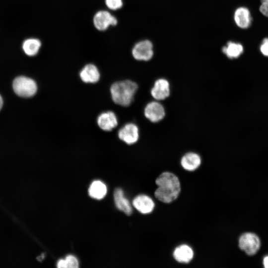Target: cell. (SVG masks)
I'll return each instance as SVG.
<instances>
[{
  "label": "cell",
  "instance_id": "cell-1",
  "mask_svg": "<svg viewBox=\"0 0 268 268\" xmlns=\"http://www.w3.org/2000/svg\"><path fill=\"white\" fill-rule=\"evenodd\" d=\"M155 183L158 188L154 195L159 201L169 203L178 197L181 191L180 183L175 174L168 172H163L157 178Z\"/></svg>",
  "mask_w": 268,
  "mask_h": 268
},
{
  "label": "cell",
  "instance_id": "cell-2",
  "mask_svg": "<svg viewBox=\"0 0 268 268\" xmlns=\"http://www.w3.org/2000/svg\"><path fill=\"white\" fill-rule=\"evenodd\" d=\"M138 89V84L133 80L125 79L116 81L110 87L111 99L118 106L129 107L134 101Z\"/></svg>",
  "mask_w": 268,
  "mask_h": 268
},
{
  "label": "cell",
  "instance_id": "cell-3",
  "mask_svg": "<svg viewBox=\"0 0 268 268\" xmlns=\"http://www.w3.org/2000/svg\"><path fill=\"white\" fill-rule=\"evenodd\" d=\"M12 87L16 94L25 98L34 96L38 89L35 80L24 76L16 77L13 81Z\"/></svg>",
  "mask_w": 268,
  "mask_h": 268
},
{
  "label": "cell",
  "instance_id": "cell-4",
  "mask_svg": "<svg viewBox=\"0 0 268 268\" xmlns=\"http://www.w3.org/2000/svg\"><path fill=\"white\" fill-rule=\"evenodd\" d=\"M117 136L125 144L128 145H134L139 139V128L135 123L127 122L117 128Z\"/></svg>",
  "mask_w": 268,
  "mask_h": 268
},
{
  "label": "cell",
  "instance_id": "cell-5",
  "mask_svg": "<svg viewBox=\"0 0 268 268\" xmlns=\"http://www.w3.org/2000/svg\"><path fill=\"white\" fill-rule=\"evenodd\" d=\"M238 245L240 249L248 256L257 253L261 248V242L259 237L253 232H245L239 237Z\"/></svg>",
  "mask_w": 268,
  "mask_h": 268
},
{
  "label": "cell",
  "instance_id": "cell-6",
  "mask_svg": "<svg viewBox=\"0 0 268 268\" xmlns=\"http://www.w3.org/2000/svg\"><path fill=\"white\" fill-rule=\"evenodd\" d=\"M165 114L163 105L159 101L155 100L147 102L143 109V116L152 123H157L162 121Z\"/></svg>",
  "mask_w": 268,
  "mask_h": 268
},
{
  "label": "cell",
  "instance_id": "cell-7",
  "mask_svg": "<svg viewBox=\"0 0 268 268\" xmlns=\"http://www.w3.org/2000/svg\"><path fill=\"white\" fill-rule=\"evenodd\" d=\"M132 56L137 61L147 62L150 60L153 56L151 42L144 40L137 42L132 48Z\"/></svg>",
  "mask_w": 268,
  "mask_h": 268
},
{
  "label": "cell",
  "instance_id": "cell-8",
  "mask_svg": "<svg viewBox=\"0 0 268 268\" xmlns=\"http://www.w3.org/2000/svg\"><path fill=\"white\" fill-rule=\"evenodd\" d=\"M93 24L97 30L104 31L111 26H116L118 24V20L108 10H100L94 15Z\"/></svg>",
  "mask_w": 268,
  "mask_h": 268
},
{
  "label": "cell",
  "instance_id": "cell-9",
  "mask_svg": "<svg viewBox=\"0 0 268 268\" xmlns=\"http://www.w3.org/2000/svg\"><path fill=\"white\" fill-rule=\"evenodd\" d=\"M96 124L102 131L111 132L119 126V121L116 114L112 110L104 111L98 114Z\"/></svg>",
  "mask_w": 268,
  "mask_h": 268
},
{
  "label": "cell",
  "instance_id": "cell-10",
  "mask_svg": "<svg viewBox=\"0 0 268 268\" xmlns=\"http://www.w3.org/2000/svg\"><path fill=\"white\" fill-rule=\"evenodd\" d=\"M78 75L82 82L86 84H95L100 79L101 72L98 67L93 63L84 64L80 69Z\"/></svg>",
  "mask_w": 268,
  "mask_h": 268
},
{
  "label": "cell",
  "instance_id": "cell-11",
  "mask_svg": "<svg viewBox=\"0 0 268 268\" xmlns=\"http://www.w3.org/2000/svg\"><path fill=\"white\" fill-rule=\"evenodd\" d=\"M170 84L168 80L164 78L157 79L149 90L151 97L155 100L162 101L170 95Z\"/></svg>",
  "mask_w": 268,
  "mask_h": 268
},
{
  "label": "cell",
  "instance_id": "cell-12",
  "mask_svg": "<svg viewBox=\"0 0 268 268\" xmlns=\"http://www.w3.org/2000/svg\"><path fill=\"white\" fill-rule=\"evenodd\" d=\"M134 206L143 214L150 213L154 207V202L148 196L140 195L136 196L133 201Z\"/></svg>",
  "mask_w": 268,
  "mask_h": 268
},
{
  "label": "cell",
  "instance_id": "cell-13",
  "mask_svg": "<svg viewBox=\"0 0 268 268\" xmlns=\"http://www.w3.org/2000/svg\"><path fill=\"white\" fill-rule=\"evenodd\" d=\"M234 19L236 24L240 28L247 29L252 23L249 10L245 7H239L234 12Z\"/></svg>",
  "mask_w": 268,
  "mask_h": 268
},
{
  "label": "cell",
  "instance_id": "cell-14",
  "mask_svg": "<svg viewBox=\"0 0 268 268\" xmlns=\"http://www.w3.org/2000/svg\"><path fill=\"white\" fill-rule=\"evenodd\" d=\"M201 164V157L198 153L193 152L186 153L181 159L182 167L189 171L195 170L199 168Z\"/></svg>",
  "mask_w": 268,
  "mask_h": 268
},
{
  "label": "cell",
  "instance_id": "cell-15",
  "mask_svg": "<svg viewBox=\"0 0 268 268\" xmlns=\"http://www.w3.org/2000/svg\"><path fill=\"white\" fill-rule=\"evenodd\" d=\"M114 200L117 208L123 211L127 215H131L132 213V208L130 203L124 194L121 188H117L114 193Z\"/></svg>",
  "mask_w": 268,
  "mask_h": 268
},
{
  "label": "cell",
  "instance_id": "cell-16",
  "mask_svg": "<svg viewBox=\"0 0 268 268\" xmlns=\"http://www.w3.org/2000/svg\"><path fill=\"white\" fill-rule=\"evenodd\" d=\"M194 252L191 247L187 245L177 247L173 252L175 260L179 263H188L193 259Z\"/></svg>",
  "mask_w": 268,
  "mask_h": 268
},
{
  "label": "cell",
  "instance_id": "cell-17",
  "mask_svg": "<svg viewBox=\"0 0 268 268\" xmlns=\"http://www.w3.org/2000/svg\"><path fill=\"white\" fill-rule=\"evenodd\" d=\"M41 41L35 38H30L25 40L22 45L24 53L30 57L36 55L41 47Z\"/></svg>",
  "mask_w": 268,
  "mask_h": 268
},
{
  "label": "cell",
  "instance_id": "cell-18",
  "mask_svg": "<svg viewBox=\"0 0 268 268\" xmlns=\"http://www.w3.org/2000/svg\"><path fill=\"white\" fill-rule=\"evenodd\" d=\"M107 187L102 182L96 180L93 181L88 189V194L90 197L101 200L103 199L107 193Z\"/></svg>",
  "mask_w": 268,
  "mask_h": 268
},
{
  "label": "cell",
  "instance_id": "cell-19",
  "mask_svg": "<svg viewBox=\"0 0 268 268\" xmlns=\"http://www.w3.org/2000/svg\"><path fill=\"white\" fill-rule=\"evenodd\" d=\"M242 44L229 41L225 46L222 48V52L229 59H236L240 57L243 52Z\"/></svg>",
  "mask_w": 268,
  "mask_h": 268
},
{
  "label": "cell",
  "instance_id": "cell-20",
  "mask_svg": "<svg viewBox=\"0 0 268 268\" xmlns=\"http://www.w3.org/2000/svg\"><path fill=\"white\" fill-rule=\"evenodd\" d=\"M78 266L77 259L72 255H68L65 259H60L57 263L58 268H77Z\"/></svg>",
  "mask_w": 268,
  "mask_h": 268
},
{
  "label": "cell",
  "instance_id": "cell-21",
  "mask_svg": "<svg viewBox=\"0 0 268 268\" xmlns=\"http://www.w3.org/2000/svg\"><path fill=\"white\" fill-rule=\"evenodd\" d=\"M106 7L110 10H117L123 6V0H105Z\"/></svg>",
  "mask_w": 268,
  "mask_h": 268
},
{
  "label": "cell",
  "instance_id": "cell-22",
  "mask_svg": "<svg viewBox=\"0 0 268 268\" xmlns=\"http://www.w3.org/2000/svg\"><path fill=\"white\" fill-rule=\"evenodd\" d=\"M260 50L264 56L268 57V38H265L263 40Z\"/></svg>",
  "mask_w": 268,
  "mask_h": 268
},
{
  "label": "cell",
  "instance_id": "cell-23",
  "mask_svg": "<svg viewBox=\"0 0 268 268\" xmlns=\"http://www.w3.org/2000/svg\"><path fill=\"white\" fill-rule=\"evenodd\" d=\"M259 10L262 14L268 17V0H261Z\"/></svg>",
  "mask_w": 268,
  "mask_h": 268
},
{
  "label": "cell",
  "instance_id": "cell-24",
  "mask_svg": "<svg viewBox=\"0 0 268 268\" xmlns=\"http://www.w3.org/2000/svg\"><path fill=\"white\" fill-rule=\"evenodd\" d=\"M263 264L265 268H268V255L263 258Z\"/></svg>",
  "mask_w": 268,
  "mask_h": 268
},
{
  "label": "cell",
  "instance_id": "cell-25",
  "mask_svg": "<svg viewBox=\"0 0 268 268\" xmlns=\"http://www.w3.org/2000/svg\"><path fill=\"white\" fill-rule=\"evenodd\" d=\"M3 106V99L1 95H0V111Z\"/></svg>",
  "mask_w": 268,
  "mask_h": 268
}]
</instances>
